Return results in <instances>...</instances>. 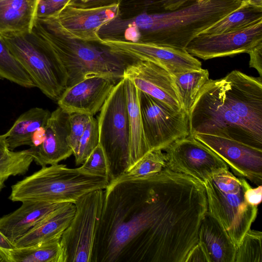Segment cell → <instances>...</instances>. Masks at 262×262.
I'll list each match as a JSON object with an SVG mask.
<instances>
[{
	"label": "cell",
	"mask_w": 262,
	"mask_h": 262,
	"mask_svg": "<svg viewBox=\"0 0 262 262\" xmlns=\"http://www.w3.org/2000/svg\"><path fill=\"white\" fill-rule=\"evenodd\" d=\"M207 211L204 184L168 167L109 184L92 262H186Z\"/></svg>",
	"instance_id": "cell-1"
},
{
	"label": "cell",
	"mask_w": 262,
	"mask_h": 262,
	"mask_svg": "<svg viewBox=\"0 0 262 262\" xmlns=\"http://www.w3.org/2000/svg\"><path fill=\"white\" fill-rule=\"evenodd\" d=\"M241 0H194L160 13H143L129 26L144 34L139 41L185 49L194 38L233 11Z\"/></svg>",
	"instance_id": "cell-2"
},
{
	"label": "cell",
	"mask_w": 262,
	"mask_h": 262,
	"mask_svg": "<svg viewBox=\"0 0 262 262\" xmlns=\"http://www.w3.org/2000/svg\"><path fill=\"white\" fill-rule=\"evenodd\" d=\"M51 46L64 66L67 87L91 76H100L119 81L126 69L138 59L100 42L65 37L49 30L36 19L33 28Z\"/></svg>",
	"instance_id": "cell-3"
},
{
	"label": "cell",
	"mask_w": 262,
	"mask_h": 262,
	"mask_svg": "<svg viewBox=\"0 0 262 262\" xmlns=\"http://www.w3.org/2000/svg\"><path fill=\"white\" fill-rule=\"evenodd\" d=\"M108 179L87 173L78 168L55 164L42 168L11 186L12 202L44 201L75 203L84 194L105 189Z\"/></svg>",
	"instance_id": "cell-4"
},
{
	"label": "cell",
	"mask_w": 262,
	"mask_h": 262,
	"mask_svg": "<svg viewBox=\"0 0 262 262\" xmlns=\"http://www.w3.org/2000/svg\"><path fill=\"white\" fill-rule=\"evenodd\" d=\"M188 114L192 136L210 134L262 149V137L232 109L225 97L221 79L208 80Z\"/></svg>",
	"instance_id": "cell-5"
},
{
	"label": "cell",
	"mask_w": 262,
	"mask_h": 262,
	"mask_svg": "<svg viewBox=\"0 0 262 262\" xmlns=\"http://www.w3.org/2000/svg\"><path fill=\"white\" fill-rule=\"evenodd\" d=\"M207 211L219 222L236 248L251 228L258 212L245 197L251 185L246 179L236 177L229 169L221 170L204 183Z\"/></svg>",
	"instance_id": "cell-6"
},
{
	"label": "cell",
	"mask_w": 262,
	"mask_h": 262,
	"mask_svg": "<svg viewBox=\"0 0 262 262\" xmlns=\"http://www.w3.org/2000/svg\"><path fill=\"white\" fill-rule=\"evenodd\" d=\"M2 36L36 87L57 101L67 87L68 76L50 43L33 28L26 33Z\"/></svg>",
	"instance_id": "cell-7"
},
{
	"label": "cell",
	"mask_w": 262,
	"mask_h": 262,
	"mask_svg": "<svg viewBox=\"0 0 262 262\" xmlns=\"http://www.w3.org/2000/svg\"><path fill=\"white\" fill-rule=\"evenodd\" d=\"M97 121L99 144L105 158L110 183L129 166L130 135L124 78L113 89Z\"/></svg>",
	"instance_id": "cell-8"
},
{
	"label": "cell",
	"mask_w": 262,
	"mask_h": 262,
	"mask_svg": "<svg viewBox=\"0 0 262 262\" xmlns=\"http://www.w3.org/2000/svg\"><path fill=\"white\" fill-rule=\"evenodd\" d=\"M104 198V189H98L74 203V215L60 238L63 262L92 261Z\"/></svg>",
	"instance_id": "cell-9"
},
{
	"label": "cell",
	"mask_w": 262,
	"mask_h": 262,
	"mask_svg": "<svg viewBox=\"0 0 262 262\" xmlns=\"http://www.w3.org/2000/svg\"><path fill=\"white\" fill-rule=\"evenodd\" d=\"M138 98L144 135L149 151H163L176 141L190 135L189 114L183 108L175 111L139 90Z\"/></svg>",
	"instance_id": "cell-10"
},
{
	"label": "cell",
	"mask_w": 262,
	"mask_h": 262,
	"mask_svg": "<svg viewBox=\"0 0 262 262\" xmlns=\"http://www.w3.org/2000/svg\"><path fill=\"white\" fill-rule=\"evenodd\" d=\"M120 11L117 3L94 7H81L73 1L52 16L38 20L53 32L67 38L100 42V29L115 19Z\"/></svg>",
	"instance_id": "cell-11"
},
{
	"label": "cell",
	"mask_w": 262,
	"mask_h": 262,
	"mask_svg": "<svg viewBox=\"0 0 262 262\" xmlns=\"http://www.w3.org/2000/svg\"><path fill=\"white\" fill-rule=\"evenodd\" d=\"M164 150L167 167L203 184L215 173L229 169L217 155L191 135L176 141Z\"/></svg>",
	"instance_id": "cell-12"
},
{
	"label": "cell",
	"mask_w": 262,
	"mask_h": 262,
	"mask_svg": "<svg viewBox=\"0 0 262 262\" xmlns=\"http://www.w3.org/2000/svg\"><path fill=\"white\" fill-rule=\"evenodd\" d=\"M225 97L234 111L262 137V78L234 70L221 78Z\"/></svg>",
	"instance_id": "cell-13"
},
{
	"label": "cell",
	"mask_w": 262,
	"mask_h": 262,
	"mask_svg": "<svg viewBox=\"0 0 262 262\" xmlns=\"http://www.w3.org/2000/svg\"><path fill=\"white\" fill-rule=\"evenodd\" d=\"M262 43V20L245 29L217 34H201L190 42L187 52L204 60L248 53Z\"/></svg>",
	"instance_id": "cell-14"
},
{
	"label": "cell",
	"mask_w": 262,
	"mask_h": 262,
	"mask_svg": "<svg viewBox=\"0 0 262 262\" xmlns=\"http://www.w3.org/2000/svg\"><path fill=\"white\" fill-rule=\"evenodd\" d=\"M217 155L233 173L258 186L262 184V149L215 135L193 136Z\"/></svg>",
	"instance_id": "cell-15"
},
{
	"label": "cell",
	"mask_w": 262,
	"mask_h": 262,
	"mask_svg": "<svg viewBox=\"0 0 262 262\" xmlns=\"http://www.w3.org/2000/svg\"><path fill=\"white\" fill-rule=\"evenodd\" d=\"M100 43L138 59L157 63L172 75L202 68L201 62L185 49L144 41L102 38Z\"/></svg>",
	"instance_id": "cell-16"
},
{
	"label": "cell",
	"mask_w": 262,
	"mask_h": 262,
	"mask_svg": "<svg viewBox=\"0 0 262 262\" xmlns=\"http://www.w3.org/2000/svg\"><path fill=\"white\" fill-rule=\"evenodd\" d=\"M124 77L129 79L138 90L172 109L182 108L172 74L162 66L139 59L126 69Z\"/></svg>",
	"instance_id": "cell-17"
},
{
	"label": "cell",
	"mask_w": 262,
	"mask_h": 262,
	"mask_svg": "<svg viewBox=\"0 0 262 262\" xmlns=\"http://www.w3.org/2000/svg\"><path fill=\"white\" fill-rule=\"evenodd\" d=\"M117 82L103 76L87 77L67 88L57 104L70 114L79 113L94 116L100 111Z\"/></svg>",
	"instance_id": "cell-18"
},
{
	"label": "cell",
	"mask_w": 262,
	"mask_h": 262,
	"mask_svg": "<svg viewBox=\"0 0 262 262\" xmlns=\"http://www.w3.org/2000/svg\"><path fill=\"white\" fill-rule=\"evenodd\" d=\"M70 115L59 106L51 113L43 142L37 147L29 148L37 165L43 167L57 164L73 154L68 140Z\"/></svg>",
	"instance_id": "cell-19"
},
{
	"label": "cell",
	"mask_w": 262,
	"mask_h": 262,
	"mask_svg": "<svg viewBox=\"0 0 262 262\" xmlns=\"http://www.w3.org/2000/svg\"><path fill=\"white\" fill-rule=\"evenodd\" d=\"M21 203L16 210L0 217V232L12 244L51 211L65 203L44 201Z\"/></svg>",
	"instance_id": "cell-20"
},
{
	"label": "cell",
	"mask_w": 262,
	"mask_h": 262,
	"mask_svg": "<svg viewBox=\"0 0 262 262\" xmlns=\"http://www.w3.org/2000/svg\"><path fill=\"white\" fill-rule=\"evenodd\" d=\"M198 243L205 250L209 262H234L236 248L227 233L208 211L199 228Z\"/></svg>",
	"instance_id": "cell-21"
},
{
	"label": "cell",
	"mask_w": 262,
	"mask_h": 262,
	"mask_svg": "<svg viewBox=\"0 0 262 262\" xmlns=\"http://www.w3.org/2000/svg\"><path fill=\"white\" fill-rule=\"evenodd\" d=\"M75 206L72 203H65L51 211L13 245L14 247L33 245L61 236L72 220Z\"/></svg>",
	"instance_id": "cell-22"
},
{
	"label": "cell",
	"mask_w": 262,
	"mask_h": 262,
	"mask_svg": "<svg viewBox=\"0 0 262 262\" xmlns=\"http://www.w3.org/2000/svg\"><path fill=\"white\" fill-rule=\"evenodd\" d=\"M39 0H0V34L2 35L32 31Z\"/></svg>",
	"instance_id": "cell-23"
},
{
	"label": "cell",
	"mask_w": 262,
	"mask_h": 262,
	"mask_svg": "<svg viewBox=\"0 0 262 262\" xmlns=\"http://www.w3.org/2000/svg\"><path fill=\"white\" fill-rule=\"evenodd\" d=\"M123 78L130 135L128 169L150 151L144 135L138 90L129 79Z\"/></svg>",
	"instance_id": "cell-24"
},
{
	"label": "cell",
	"mask_w": 262,
	"mask_h": 262,
	"mask_svg": "<svg viewBox=\"0 0 262 262\" xmlns=\"http://www.w3.org/2000/svg\"><path fill=\"white\" fill-rule=\"evenodd\" d=\"M47 109L33 107L23 113L5 134L10 150L24 146H31V136L39 128L46 126L51 115Z\"/></svg>",
	"instance_id": "cell-25"
},
{
	"label": "cell",
	"mask_w": 262,
	"mask_h": 262,
	"mask_svg": "<svg viewBox=\"0 0 262 262\" xmlns=\"http://www.w3.org/2000/svg\"><path fill=\"white\" fill-rule=\"evenodd\" d=\"M61 236L33 245L7 250L10 262H63Z\"/></svg>",
	"instance_id": "cell-26"
},
{
	"label": "cell",
	"mask_w": 262,
	"mask_h": 262,
	"mask_svg": "<svg viewBox=\"0 0 262 262\" xmlns=\"http://www.w3.org/2000/svg\"><path fill=\"white\" fill-rule=\"evenodd\" d=\"M182 107L189 113L196 97L209 79L206 69L186 71L172 75Z\"/></svg>",
	"instance_id": "cell-27"
},
{
	"label": "cell",
	"mask_w": 262,
	"mask_h": 262,
	"mask_svg": "<svg viewBox=\"0 0 262 262\" xmlns=\"http://www.w3.org/2000/svg\"><path fill=\"white\" fill-rule=\"evenodd\" d=\"M262 20V7L246 5L224 17L202 34H217L245 29Z\"/></svg>",
	"instance_id": "cell-28"
},
{
	"label": "cell",
	"mask_w": 262,
	"mask_h": 262,
	"mask_svg": "<svg viewBox=\"0 0 262 262\" xmlns=\"http://www.w3.org/2000/svg\"><path fill=\"white\" fill-rule=\"evenodd\" d=\"M166 167L167 160L165 153L162 150H151L109 184L145 178L157 173Z\"/></svg>",
	"instance_id": "cell-29"
},
{
	"label": "cell",
	"mask_w": 262,
	"mask_h": 262,
	"mask_svg": "<svg viewBox=\"0 0 262 262\" xmlns=\"http://www.w3.org/2000/svg\"><path fill=\"white\" fill-rule=\"evenodd\" d=\"M0 79H6L25 88L36 86L20 63L10 52L0 34Z\"/></svg>",
	"instance_id": "cell-30"
},
{
	"label": "cell",
	"mask_w": 262,
	"mask_h": 262,
	"mask_svg": "<svg viewBox=\"0 0 262 262\" xmlns=\"http://www.w3.org/2000/svg\"><path fill=\"white\" fill-rule=\"evenodd\" d=\"M262 232L250 229L236 248L234 262H262Z\"/></svg>",
	"instance_id": "cell-31"
},
{
	"label": "cell",
	"mask_w": 262,
	"mask_h": 262,
	"mask_svg": "<svg viewBox=\"0 0 262 262\" xmlns=\"http://www.w3.org/2000/svg\"><path fill=\"white\" fill-rule=\"evenodd\" d=\"M99 143L98 121L91 116L79 140L77 150L73 154L76 165H81Z\"/></svg>",
	"instance_id": "cell-32"
},
{
	"label": "cell",
	"mask_w": 262,
	"mask_h": 262,
	"mask_svg": "<svg viewBox=\"0 0 262 262\" xmlns=\"http://www.w3.org/2000/svg\"><path fill=\"white\" fill-rule=\"evenodd\" d=\"M33 161L29 148L14 151L9 158L0 162V178L25 174Z\"/></svg>",
	"instance_id": "cell-33"
},
{
	"label": "cell",
	"mask_w": 262,
	"mask_h": 262,
	"mask_svg": "<svg viewBox=\"0 0 262 262\" xmlns=\"http://www.w3.org/2000/svg\"><path fill=\"white\" fill-rule=\"evenodd\" d=\"M79 168L87 173L108 178V169L105 158L99 144L93 150Z\"/></svg>",
	"instance_id": "cell-34"
},
{
	"label": "cell",
	"mask_w": 262,
	"mask_h": 262,
	"mask_svg": "<svg viewBox=\"0 0 262 262\" xmlns=\"http://www.w3.org/2000/svg\"><path fill=\"white\" fill-rule=\"evenodd\" d=\"M91 116L79 113H72L70 115V132L68 140L73 154L77 150L79 140Z\"/></svg>",
	"instance_id": "cell-35"
},
{
	"label": "cell",
	"mask_w": 262,
	"mask_h": 262,
	"mask_svg": "<svg viewBox=\"0 0 262 262\" xmlns=\"http://www.w3.org/2000/svg\"><path fill=\"white\" fill-rule=\"evenodd\" d=\"M72 1L73 0H39L36 11V19L49 17Z\"/></svg>",
	"instance_id": "cell-36"
},
{
	"label": "cell",
	"mask_w": 262,
	"mask_h": 262,
	"mask_svg": "<svg viewBox=\"0 0 262 262\" xmlns=\"http://www.w3.org/2000/svg\"><path fill=\"white\" fill-rule=\"evenodd\" d=\"M248 54L250 55L249 66L257 70L259 77L262 76V43L252 49Z\"/></svg>",
	"instance_id": "cell-37"
},
{
	"label": "cell",
	"mask_w": 262,
	"mask_h": 262,
	"mask_svg": "<svg viewBox=\"0 0 262 262\" xmlns=\"http://www.w3.org/2000/svg\"><path fill=\"white\" fill-rule=\"evenodd\" d=\"M261 185L253 188L250 186L245 191V197L247 202L252 206H257L261 202Z\"/></svg>",
	"instance_id": "cell-38"
},
{
	"label": "cell",
	"mask_w": 262,
	"mask_h": 262,
	"mask_svg": "<svg viewBox=\"0 0 262 262\" xmlns=\"http://www.w3.org/2000/svg\"><path fill=\"white\" fill-rule=\"evenodd\" d=\"M209 262L208 256L201 245L198 243L188 256L186 262Z\"/></svg>",
	"instance_id": "cell-39"
},
{
	"label": "cell",
	"mask_w": 262,
	"mask_h": 262,
	"mask_svg": "<svg viewBox=\"0 0 262 262\" xmlns=\"http://www.w3.org/2000/svg\"><path fill=\"white\" fill-rule=\"evenodd\" d=\"M13 152L9 148L6 134L0 135V162L9 158Z\"/></svg>",
	"instance_id": "cell-40"
},
{
	"label": "cell",
	"mask_w": 262,
	"mask_h": 262,
	"mask_svg": "<svg viewBox=\"0 0 262 262\" xmlns=\"http://www.w3.org/2000/svg\"><path fill=\"white\" fill-rule=\"evenodd\" d=\"M46 135V126H42L35 130L31 136V148L39 146L43 141Z\"/></svg>",
	"instance_id": "cell-41"
},
{
	"label": "cell",
	"mask_w": 262,
	"mask_h": 262,
	"mask_svg": "<svg viewBox=\"0 0 262 262\" xmlns=\"http://www.w3.org/2000/svg\"><path fill=\"white\" fill-rule=\"evenodd\" d=\"M0 248L8 250L14 248L13 244L0 232Z\"/></svg>",
	"instance_id": "cell-42"
},
{
	"label": "cell",
	"mask_w": 262,
	"mask_h": 262,
	"mask_svg": "<svg viewBox=\"0 0 262 262\" xmlns=\"http://www.w3.org/2000/svg\"><path fill=\"white\" fill-rule=\"evenodd\" d=\"M0 262H10L7 250L0 248Z\"/></svg>",
	"instance_id": "cell-43"
},
{
	"label": "cell",
	"mask_w": 262,
	"mask_h": 262,
	"mask_svg": "<svg viewBox=\"0 0 262 262\" xmlns=\"http://www.w3.org/2000/svg\"><path fill=\"white\" fill-rule=\"evenodd\" d=\"M241 1L247 5L262 7V0H241Z\"/></svg>",
	"instance_id": "cell-44"
},
{
	"label": "cell",
	"mask_w": 262,
	"mask_h": 262,
	"mask_svg": "<svg viewBox=\"0 0 262 262\" xmlns=\"http://www.w3.org/2000/svg\"><path fill=\"white\" fill-rule=\"evenodd\" d=\"M8 177L0 178V193L5 187V182L8 179Z\"/></svg>",
	"instance_id": "cell-45"
},
{
	"label": "cell",
	"mask_w": 262,
	"mask_h": 262,
	"mask_svg": "<svg viewBox=\"0 0 262 262\" xmlns=\"http://www.w3.org/2000/svg\"><path fill=\"white\" fill-rule=\"evenodd\" d=\"M91 1H93V0H81V1H82V2H84V3H87V2H89Z\"/></svg>",
	"instance_id": "cell-46"
}]
</instances>
